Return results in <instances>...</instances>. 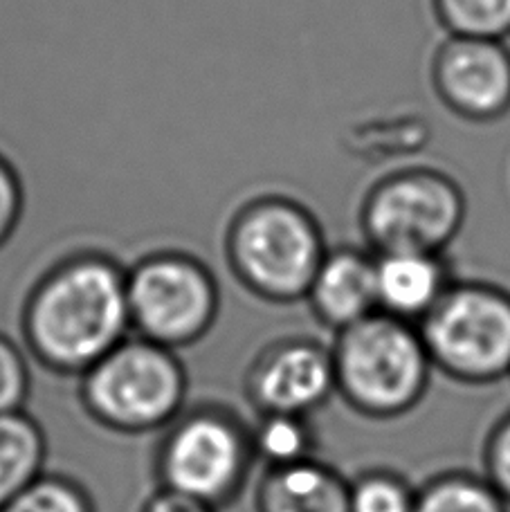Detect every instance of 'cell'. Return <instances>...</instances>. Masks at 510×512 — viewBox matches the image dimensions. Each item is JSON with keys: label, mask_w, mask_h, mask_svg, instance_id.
<instances>
[{"label": "cell", "mask_w": 510, "mask_h": 512, "mask_svg": "<svg viewBox=\"0 0 510 512\" xmlns=\"http://www.w3.org/2000/svg\"><path fill=\"white\" fill-rule=\"evenodd\" d=\"M131 335L126 265L108 252L61 256L25 295L23 349L57 376L81 378Z\"/></svg>", "instance_id": "obj_1"}, {"label": "cell", "mask_w": 510, "mask_h": 512, "mask_svg": "<svg viewBox=\"0 0 510 512\" xmlns=\"http://www.w3.org/2000/svg\"><path fill=\"white\" fill-rule=\"evenodd\" d=\"M326 252L317 216L286 194L243 200L225 223L227 270L248 295L266 304L304 301Z\"/></svg>", "instance_id": "obj_2"}, {"label": "cell", "mask_w": 510, "mask_h": 512, "mask_svg": "<svg viewBox=\"0 0 510 512\" xmlns=\"http://www.w3.org/2000/svg\"><path fill=\"white\" fill-rule=\"evenodd\" d=\"M77 393L86 416L108 432L156 434L185 411L189 378L176 351L131 335L79 378Z\"/></svg>", "instance_id": "obj_3"}, {"label": "cell", "mask_w": 510, "mask_h": 512, "mask_svg": "<svg viewBox=\"0 0 510 512\" xmlns=\"http://www.w3.org/2000/svg\"><path fill=\"white\" fill-rule=\"evenodd\" d=\"M250 423L221 402L191 407L162 429L153 474L165 488L221 512L239 499L254 468Z\"/></svg>", "instance_id": "obj_4"}, {"label": "cell", "mask_w": 510, "mask_h": 512, "mask_svg": "<svg viewBox=\"0 0 510 512\" xmlns=\"http://www.w3.org/2000/svg\"><path fill=\"white\" fill-rule=\"evenodd\" d=\"M335 391L371 418H394L423 398L432 362L418 326L376 313L338 333Z\"/></svg>", "instance_id": "obj_5"}, {"label": "cell", "mask_w": 510, "mask_h": 512, "mask_svg": "<svg viewBox=\"0 0 510 512\" xmlns=\"http://www.w3.org/2000/svg\"><path fill=\"white\" fill-rule=\"evenodd\" d=\"M133 335L171 351L205 340L221 310V286L200 256L156 250L126 265Z\"/></svg>", "instance_id": "obj_6"}, {"label": "cell", "mask_w": 510, "mask_h": 512, "mask_svg": "<svg viewBox=\"0 0 510 512\" xmlns=\"http://www.w3.org/2000/svg\"><path fill=\"white\" fill-rule=\"evenodd\" d=\"M434 369L459 382L510 376V292L481 281H454L418 324Z\"/></svg>", "instance_id": "obj_7"}, {"label": "cell", "mask_w": 510, "mask_h": 512, "mask_svg": "<svg viewBox=\"0 0 510 512\" xmlns=\"http://www.w3.org/2000/svg\"><path fill=\"white\" fill-rule=\"evenodd\" d=\"M466 221V196L434 169L391 173L371 187L360 225L373 252H432L454 241Z\"/></svg>", "instance_id": "obj_8"}, {"label": "cell", "mask_w": 510, "mask_h": 512, "mask_svg": "<svg viewBox=\"0 0 510 512\" xmlns=\"http://www.w3.org/2000/svg\"><path fill=\"white\" fill-rule=\"evenodd\" d=\"M243 387L259 416L308 418L335 391L333 353L311 337H281L254 355Z\"/></svg>", "instance_id": "obj_9"}, {"label": "cell", "mask_w": 510, "mask_h": 512, "mask_svg": "<svg viewBox=\"0 0 510 512\" xmlns=\"http://www.w3.org/2000/svg\"><path fill=\"white\" fill-rule=\"evenodd\" d=\"M432 86L454 115L495 122L510 111V50L504 41L448 36L432 59Z\"/></svg>", "instance_id": "obj_10"}, {"label": "cell", "mask_w": 510, "mask_h": 512, "mask_svg": "<svg viewBox=\"0 0 510 512\" xmlns=\"http://www.w3.org/2000/svg\"><path fill=\"white\" fill-rule=\"evenodd\" d=\"M306 304L335 333L378 313L376 259L351 245L329 248L308 288Z\"/></svg>", "instance_id": "obj_11"}, {"label": "cell", "mask_w": 510, "mask_h": 512, "mask_svg": "<svg viewBox=\"0 0 510 512\" xmlns=\"http://www.w3.org/2000/svg\"><path fill=\"white\" fill-rule=\"evenodd\" d=\"M378 313L418 326L452 288V270L443 254L373 252Z\"/></svg>", "instance_id": "obj_12"}, {"label": "cell", "mask_w": 510, "mask_h": 512, "mask_svg": "<svg viewBox=\"0 0 510 512\" xmlns=\"http://www.w3.org/2000/svg\"><path fill=\"white\" fill-rule=\"evenodd\" d=\"M257 512H351V486L322 461L266 470L254 488Z\"/></svg>", "instance_id": "obj_13"}, {"label": "cell", "mask_w": 510, "mask_h": 512, "mask_svg": "<svg viewBox=\"0 0 510 512\" xmlns=\"http://www.w3.org/2000/svg\"><path fill=\"white\" fill-rule=\"evenodd\" d=\"M48 436L27 411L0 414V510L45 474Z\"/></svg>", "instance_id": "obj_14"}, {"label": "cell", "mask_w": 510, "mask_h": 512, "mask_svg": "<svg viewBox=\"0 0 510 512\" xmlns=\"http://www.w3.org/2000/svg\"><path fill=\"white\" fill-rule=\"evenodd\" d=\"M252 450L266 470L288 468L315 459L317 438L306 416L263 414L250 425Z\"/></svg>", "instance_id": "obj_15"}, {"label": "cell", "mask_w": 510, "mask_h": 512, "mask_svg": "<svg viewBox=\"0 0 510 512\" xmlns=\"http://www.w3.org/2000/svg\"><path fill=\"white\" fill-rule=\"evenodd\" d=\"M432 7L448 36L488 41L510 36V0H432Z\"/></svg>", "instance_id": "obj_16"}, {"label": "cell", "mask_w": 510, "mask_h": 512, "mask_svg": "<svg viewBox=\"0 0 510 512\" xmlns=\"http://www.w3.org/2000/svg\"><path fill=\"white\" fill-rule=\"evenodd\" d=\"M504 501L488 481L452 474L418 492L414 512H506Z\"/></svg>", "instance_id": "obj_17"}, {"label": "cell", "mask_w": 510, "mask_h": 512, "mask_svg": "<svg viewBox=\"0 0 510 512\" xmlns=\"http://www.w3.org/2000/svg\"><path fill=\"white\" fill-rule=\"evenodd\" d=\"M0 512H97V508L77 479L45 472Z\"/></svg>", "instance_id": "obj_18"}, {"label": "cell", "mask_w": 510, "mask_h": 512, "mask_svg": "<svg viewBox=\"0 0 510 512\" xmlns=\"http://www.w3.org/2000/svg\"><path fill=\"white\" fill-rule=\"evenodd\" d=\"M416 495L394 474H364L351 486V512H414Z\"/></svg>", "instance_id": "obj_19"}, {"label": "cell", "mask_w": 510, "mask_h": 512, "mask_svg": "<svg viewBox=\"0 0 510 512\" xmlns=\"http://www.w3.org/2000/svg\"><path fill=\"white\" fill-rule=\"evenodd\" d=\"M30 355L21 344L0 331V414L23 411L32 391Z\"/></svg>", "instance_id": "obj_20"}, {"label": "cell", "mask_w": 510, "mask_h": 512, "mask_svg": "<svg viewBox=\"0 0 510 512\" xmlns=\"http://www.w3.org/2000/svg\"><path fill=\"white\" fill-rule=\"evenodd\" d=\"M25 212V187L21 173L0 153V250L12 241Z\"/></svg>", "instance_id": "obj_21"}, {"label": "cell", "mask_w": 510, "mask_h": 512, "mask_svg": "<svg viewBox=\"0 0 510 512\" xmlns=\"http://www.w3.org/2000/svg\"><path fill=\"white\" fill-rule=\"evenodd\" d=\"M486 468L490 486L510 501V414L499 423L495 434L490 436Z\"/></svg>", "instance_id": "obj_22"}, {"label": "cell", "mask_w": 510, "mask_h": 512, "mask_svg": "<svg viewBox=\"0 0 510 512\" xmlns=\"http://www.w3.org/2000/svg\"><path fill=\"white\" fill-rule=\"evenodd\" d=\"M138 512H218V510L207 504H200L196 499L178 495V492L156 488L147 499H144V504Z\"/></svg>", "instance_id": "obj_23"}]
</instances>
